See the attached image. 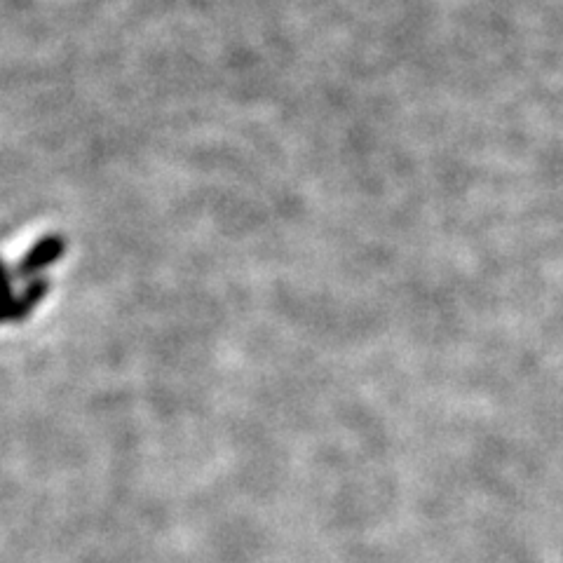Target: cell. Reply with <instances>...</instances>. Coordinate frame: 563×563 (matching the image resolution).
Here are the masks:
<instances>
[{
	"mask_svg": "<svg viewBox=\"0 0 563 563\" xmlns=\"http://www.w3.org/2000/svg\"><path fill=\"white\" fill-rule=\"evenodd\" d=\"M45 294H47V282L43 280V277L29 280V284H26V287L19 291V294L12 296L8 320L10 322H24L26 317H29L31 312L38 308V303L43 301Z\"/></svg>",
	"mask_w": 563,
	"mask_h": 563,
	"instance_id": "cell-2",
	"label": "cell"
},
{
	"mask_svg": "<svg viewBox=\"0 0 563 563\" xmlns=\"http://www.w3.org/2000/svg\"><path fill=\"white\" fill-rule=\"evenodd\" d=\"M66 252V240L61 235H50L36 242V247L31 252L22 256V261L15 263L12 268V277L19 280H36L38 273H43L45 268H50L52 263H57Z\"/></svg>",
	"mask_w": 563,
	"mask_h": 563,
	"instance_id": "cell-1",
	"label": "cell"
}]
</instances>
